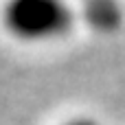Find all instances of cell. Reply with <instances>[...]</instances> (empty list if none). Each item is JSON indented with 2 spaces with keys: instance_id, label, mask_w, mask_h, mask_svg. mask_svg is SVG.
Masks as SVG:
<instances>
[{
  "instance_id": "cell-1",
  "label": "cell",
  "mask_w": 125,
  "mask_h": 125,
  "mask_svg": "<svg viewBox=\"0 0 125 125\" xmlns=\"http://www.w3.org/2000/svg\"><path fill=\"white\" fill-rule=\"evenodd\" d=\"M73 11L59 0H15L2 11L7 31L24 42H46L62 37L73 26Z\"/></svg>"
},
{
  "instance_id": "cell-3",
  "label": "cell",
  "mask_w": 125,
  "mask_h": 125,
  "mask_svg": "<svg viewBox=\"0 0 125 125\" xmlns=\"http://www.w3.org/2000/svg\"><path fill=\"white\" fill-rule=\"evenodd\" d=\"M62 125H99V123L94 119H88V116H77V119H70V121H66Z\"/></svg>"
},
{
  "instance_id": "cell-2",
  "label": "cell",
  "mask_w": 125,
  "mask_h": 125,
  "mask_svg": "<svg viewBox=\"0 0 125 125\" xmlns=\"http://www.w3.org/2000/svg\"><path fill=\"white\" fill-rule=\"evenodd\" d=\"M121 9L114 2H94L86 7V20L99 31H112L121 24Z\"/></svg>"
}]
</instances>
